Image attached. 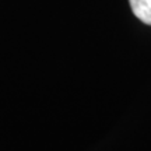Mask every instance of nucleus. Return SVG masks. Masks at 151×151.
Instances as JSON below:
<instances>
[{
	"label": "nucleus",
	"mask_w": 151,
	"mask_h": 151,
	"mask_svg": "<svg viewBox=\"0 0 151 151\" xmlns=\"http://www.w3.org/2000/svg\"><path fill=\"white\" fill-rule=\"evenodd\" d=\"M132 11L140 21L151 25V0H129Z\"/></svg>",
	"instance_id": "nucleus-1"
}]
</instances>
